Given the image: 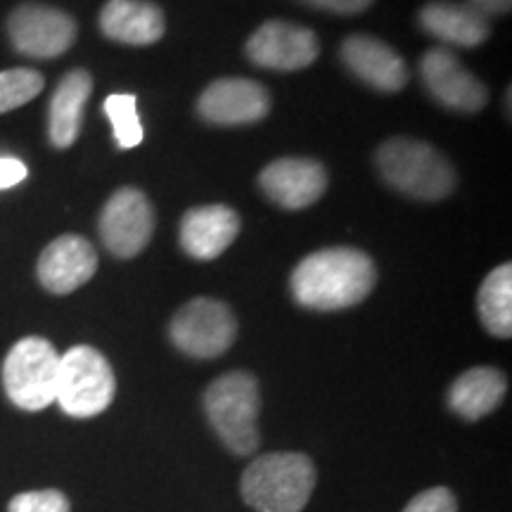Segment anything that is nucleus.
Returning a JSON list of instances; mask_svg holds the SVG:
<instances>
[{"label":"nucleus","mask_w":512,"mask_h":512,"mask_svg":"<svg viewBox=\"0 0 512 512\" xmlns=\"http://www.w3.org/2000/svg\"><path fill=\"white\" fill-rule=\"evenodd\" d=\"M76 31L74 17L48 5H19L8 17L10 43L17 53L36 60H53L67 53L74 46Z\"/></svg>","instance_id":"obj_8"},{"label":"nucleus","mask_w":512,"mask_h":512,"mask_svg":"<svg viewBox=\"0 0 512 512\" xmlns=\"http://www.w3.org/2000/svg\"><path fill=\"white\" fill-rule=\"evenodd\" d=\"M102 110H105L107 119L112 121L114 140H117V145L121 147V150H131V147L143 143L145 128H143V124H140V117H138L136 95L114 93L105 100Z\"/></svg>","instance_id":"obj_22"},{"label":"nucleus","mask_w":512,"mask_h":512,"mask_svg":"<svg viewBox=\"0 0 512 512\" xmlns=\"http://www.w3.org/2000/svg\"><path fill=\"white\" fill-rule=\"evenodd\" d=\"M259 185L268 200L283 209H306L323 197L328 171L316 159H275L259 174Z\"/></svg>","instance_id":"obj_13"},{"label":"nucleus","mask_w":512,"mask_h":512,"mask_svg":"<svg viewBox=\"0 0 512 512\" xmlns=\"http://www.w3.org/2000/svg\"><path fill=\"white\" fill-rule=\"evenodd\" d=\"M240 233V216L226 204L195 207L181 221V247L192 259H219Z\"/></svg>","instance_id":"obj_16"},{"label":"nucleus","mask_w":512,"mask_h":512,"mask_svg":"<svg viewBox=\"0 0 512 512\" xmlns=\"http://www.w3.org/2000/svg\"><path fill=\"white\" fill-rule=\"evenodd\" d=\"M100 31L126 46H152L164 36V12L147 0H110L100 10Z\"/></svg>","instance_id":"obj_17"},{"label":"nucleus","mask_w":512,"mask_h":512,"mask_svg":"<svg viewBox=\"0 0 512 512\" xmlns=\"http://www.w3.org/2000/svg\"><path fill=\"white\" fill-rule=\"evenodd\" d=\"M93 91V76L86 69H72L57 83L53 100H50L48 136L50 143L60 150H67L76 143L83 124V110Z\"/></svg>","instance_id":"obj_18"},{"label":"nucleus","mask_w":512,"mask_h":512,"mask_svg":"<svg viewBox=\"0 0 512 512\" xmlns=\"http://www.w3.org/2000/svg\"><path fill=\"white\" fill-rule=\"evenodd\" d=\"M117 394V377L98 349L72 347L60 356L55 401L72 418H95L105 413Z\"/></svg>","instance_id":"obj_5"},{"label":"nucleus","mask_w":512,"mask_h":512,"mask_svg":"<svg viewBox=\"0 0 512 512\" xmlns=\"http://www.w3.org/2000/svg\"><path fill=\"white\" fill-rule=\"evenodd\" d=\"M420 27L448 46L475 48L489 38V19L477 15L470 5L434 0L420 10Z\"/></svg>","instance_id":"obj_19"},{"label":"nucleus","mask_w":512,"mask_h":512,"mask_svg":"<svg viewBox=\"0 0 512 512\" xmlns=\"http://www.w3.org/2000/svg\"><path fill=\"white\" fill-rule=\"evenodd\" d=\"M377 271L368 254L354 247L313 252L292 271L290 287L297 304L313 311H339L361 304L373 292Z\"/></svg>","instance_id":"obj_1"},{"label":"nucleus","mask_w":512,"mask_h":512,"mask_svg":"<svg viewBox=\"0 0 512 512\" xmlns=\"http://www.w3.org/2000/svg\"><path fill=\"white\" fill-rule=\"evenodd\" d=\"M29 176L27 164L17 157H0V190L15 188Z\"/></svg>","instance_id":"obj_27"},{"label":"nucleus","mask_w":512,"mask_h":512,"mask_svg":"<svg viewBox=\"0 0 512 512\" xmlns=\"http://www.w3.org/2000/svg\"><path fill=\"white\" fill-rule=\"evenodd\" d=\"M375 159L384 181L415 200L439 202L456 188V171L448 159L420 140H387Z\"/></svg>","instance_id":"obj_3"},{"label":"nucleus","mask_w":512,"mask_h":512,"mask_svg":"<svg viewBox=\"0 0 512 512\" xmlns=\"http://www.w3.org/2000/svg\"><path fill=\"white\" fill-rule=\"evenodd\" d=\"M171 339L192 358H216L233 347L238 320L228 304L219 299L197 297L178 309L171 320Z\"/></svg>","instance_id":"obj_7"},{"label":"nucleus","mask_w":512,"mask_h":512,"mask_svg":"<svg viewBox=\"0 0 512 512\" xmlns=\"http://www.w3.org/2000/svg\"><path fill=\"white\" fill-rule=\"evenodd\" d=\"M247 57L256 67L275 72H297L320 55L318 36L311 29L290 22H266L249 36Z\"/></svg>","instance_id":"obj_11"},{"label":"nucleus","mask_w":512,"mask_h":512,"mask_svg":"<svg viewBox=\"0 0 512 512\" xmlns=\"http://www.w3.org/2000/svg\"><path fill=\"white\" fill-rule=\"evenodd\" d=\"M316 486V467L304 453L259 456L242 475V498L256 512H302Z\"/></svg>","instance_id":"obj_2"},{"label":"nucleus","mask_w":512,"mask_h":512,"mask_svg":"<svg viewBox=\"0 0 512 512\" xmlns=\"http://www.w3.org/2000/svg\"><path fill=\"white\" fill-rule=\"evenodd\" d=\"M403 512H458V501L446 486H434L415 496Z\"/></svg>","instance_id":"obj_25"},{"label":"nucleus","mask_w":512,"mask_h":512,"mask_svg":"<svg viewBox=\"0 0 512 512\" xmlns=\"http://www.w3.org/2000/svg\"><path fill=\"white\" fill-rule=\"evenodd\" d=\"M98 271V252L79 235H62L43 249L38 280L53 294H72Z\"/></svg>","instance_id":"obj_14"},{"label":"nucleus","mask_w":512,"mask_h":512,"mask_svg":"<svg viewBox=\"0 0 512 512\" xmlns=\"http://www.w3.org/2000/svg\"><path fill=\"white\" fill-rule=\"evenodd\" d=\"M420 74L432 98L448 110L479 112L489 100L484 83L448 48L427 50L420 60Z\"/></svg>","instance_id":"obj_10"},{"label":"nucleus","mask_w":512,"mask_h":512,"mask_svg":"<svg viewBox=\"0 0 512 512\" xmlns=\"http://www.w3.org/2000/svg\"><path fill=\"white\" fill-rule=\"evenodd\" d=\"M155 209L138 188H121L100 214V238L119 259H133L155 235Z\"/></svg>","instance_id":"obj_9"},{"label":"nucleus","mask_w":512,"mask_h":512,"mask_svg":"<svg viewBox=\"0 0 512 512\" xmlns=\"http://www.w3.org/2000/svg\"><path fill=\"white\" fill-rule=\"evenodd\" d=\"M43 86H46V79L36 69L15 67L0 72V114L27 105L43 91Z\"/></svg>","instance_id":"obj_23"},{"label":"nucleus","mask_w":512,"mask_h":512,"mask_svg":"<svg viewBox=\"0 0 512 512\" xmlns=\"http://www.w3.org/2000/svg\"><path fill=\"white\" fill-rule=\"evenodd\" d=\"M479 318L494 337L512 335V266L503 264L484 278L477 294Z\"/></svg>","instance_id":"obj_21"},{"label":"nucleus","mask_w":512,"mask_h":512,"mask_svg":"<svg viewBox=\"0 0 512 512\" xmlns=\"http://www.w3.org/2000/svg\"><path fill=\"white\" fill-rule=\"evenodd\" d=\"M465 5H470L477 15L489 19V17H498V15H505V12H510L512 0H467Z\"/></svg>","instance_id":"obj_28"},{"label":"nucleus","mask_w":512,"mask_h":512,"mask_svg":"<svg viewBox=\"0 0 512 512\" xmlns=\"http://www.w3.org/2000/svg\"><path fill=\"white\" fill-rule=\"evenodd\" d=\"M197 112L216 126L254 124L271 112V95L256 81L219 79L204 88L197 100Z\"/></svg>","instance_id":"obj_12"},{"label":"nucleus","mask_w":512,"mask_h":512,"mask_svg":"<svg viewBox=\"0 0 512 512\" xmlns=\"http://www.w3.org/2000/svg\"><path fill=\"white\" fill-rule=\"evenodd\" d=\"M57 373H60V354L48 339H19L3 363L5 394L22 411H43L55 403Z\"/></svg>","instance_id":"obj_6"},{"label":"nucleus","mask_w":512,"mask_h":512,"mask_svg":"<svg viewBox=\"0 0 512 512\" xmlns=\"http://www.w3.org/2000/svg\"><path fill=\"white\" fill-rule=\"evenodd\" d=\"M508 382L496 368H472L448 389V406L465 420H479L501 406Z\"/></svg>","instance_id":"obj_20"},{"label":"nucleus","mask_w":512,"mask_h":512,"mask_svg":"<svg viewBox=\"0 0 512 512\" xmlns=\"http://www.w3.org/2000/svg\"><path fill=\"white\" fill-rule=\"evenodd\" d=\"M311 8L335 12V15H358V12L368 10L375 0H302Z\"/></svg>","instance_id":"obj_26"},{"label":"nucleus","mask_w":512,"mask_h":512,"mask_svg":"<svg viewBox=\"0 0 512 512\" xmlns=\"http://www.w3.org/2000/svg\"><path fill=\"white\" fill-rule=\"evenodd\" d=\"M342 60L358 79L382 93H399L408 81L403 57L375 36H349L342 43Z\"/></svg>","instance_id":"obj_15"},{"label":"nucleus","mask_w":512,"mask_h":512,"mask_svg":"<svg viewBox=\"0 0 512 512\" xmlns=\"http://www.w3.org/2000/svg\"><path fill=\"white\" fill-rule=\"evenodd\" d=\"M8 512H69V501L62 491H24L8 505Z\"/></svg>","instance_id":"obj_24"},{"label":"nucleus","mask_w":512,"mask_h":512,"mask_svg":"<svg viewBox=\"0 0 512 512\" xmlns=\"http://www.w3.org/2000/svg\"><path fill=\"white\" fill-rule=\"evenodd\" d=\"M204 411L219 434L235 456H249L259 448V420L261 396L259 382L247 370H233V373L221 375L204 392Z\"/></svg>","instance_id":"obj_4"}]
</instances>
